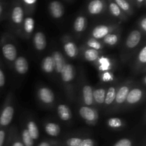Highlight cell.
Listing matches in <instances>:
<instances>
[{
  "label": "cell",
  "mask_w": 146,
  "mask_h": 146,
  "mask_svg": "<svg viewBox=\"0 0 146 146\" xmlns=\"http://www.w3.org/2000/svg\"><path fill=\"white\" fill-rule=\"evenodd\" d=\"M61 77L64 83H69L73 81L75 75L74 66L70 64H66L61 71Z\"/></svg>",
  "instance_id": "cell-8"
},
{
  "label": "cell",
  "mask_w": 146,
  "mask_h": 146,
  "mask_svg": "<svg viewBox=\"0 0 146 146\" xmlns=\"http://www.w3.org/2000/svg\"><path fill=\"white\" fill-rule=\"evenodd\" d=\"M64 49L66 54L69 58H74L77 56L78 54V49L77 46L74 42L71 41H67L64 43Z\"/></svg>",
  "instance_id": "cell-17"
},
{
  "label": "cell",
  "mask_w": 146,
  "mask_h": 146,
  "mask_svg": "<svg viewBox=\"0 0 146 146\" xmlns=\"http://www.w3.org/2000/svg\"><path fill=\"white\" fill-rule=\"evenodd\" d=\"M82 139L80 138H71L66 141L67 146H81Z\"/></svg>",
  "instance_id": "cell-33"
},
{
  "label": "cell",
  "mask_w": 146,
  "mask_h": 146,
  "mask_svg": "<svg viewBox=\"0 0 146 146\" xmlns=\"http://www.w3.org/2000/svg\"><path fill=\"white\" fill-rule=\"evenodd\" d=\"M141 29L144 32L146 31V17H143L142 19L141 20V24H140Z\"/></svg>",
  "instance_id": "cell-40"
},
{
  "label": "cell",
  "mask_w": 146,
  "mask_h": 146,
  "mask_svg": "<svg viewBox=\"0 0 146 146\" xmlns=\"http://www.w3.org/2000/svg\"><path fill=\"white\" fill-rule=\"evenodd\" d=\"M109 11L113 17H121L122 16V11L114 1H111L109 4Z\"/></svg>",
  "instance_id": "cell-31"
},
{
  "label": "cell",
  "mask_w": 146,
  "mask_h": 146,
  "mask_svg": "<svg viewBox=\"0 0 146 146\" xmlns=\"http://www.w3.org/2000/svg\"><path fill=\"white\" fill-rule=\"evenodd\" d=\"M5 74H4V71H3V70L0 67V88H1V87H3L5 85Z\"/></svg>",
  "instance_id": "cell-37"
},
{
  "label": "cell",
  "mask_w": 146,
  "mask_h": 146,
  "mask_svg": "<svg viewBox=\"0 0 146 146\" xmlns=\"http://www.w3.org/2000/svg\"><path fill=\"white\" fill-rule=\"evenodd\" d=\"M106 94V90L104 88H99L94 90L93 91L94 101H95L97 104L102 105L105 102Z\"/></svg>",
  "instance_id": "cell-20"
},
{
  "label": "cell",
  "mask_w": 146,
  "mask_h": 146,
  "mask_svg": "<svg viewBox=\"0 0 146 146\" xmlns=\"http://www.w3.org/2000/svg\"><path fill=\"white\" fill-rule=\"evenodd\" d=\"M94 145H95L94 141L91 138L82 139V142L81 143V146H94Z\"/></svg>",
  "instance_id": "cell-36"
},
{
  "label": "cell",
  "mask_w": 146,
  "mask_h": 146,
  "mask_svg": "<svg viewBox=\"0 0 146 146\" xmlns=\"http://www.w3.org/2000/svg\"><path fill=\"white\" fill-rule=\"evenodd\" d=\"M99 57V52L98 51L93 48H88L84 52V58L86 61L90 62H94L96 61Z\"/></svg>",
  "instance_id": "cell-25"
},
{
  "label": "cell",
  "mask_w": 146,
  "mask_h": 146,
  "mask_svg": "<svg viewBox=\"0 0 146 146\" xmlns=\"http://www.w3.org/2000/svg\"><path fill=\"white\" fill-rule=\"evenodd\" d=\"M24 3L28 6H33L36 3V0H24Z\"/></svg>",
  "instance_id": "cell-41"
},
{
  "label": "cell",
  "mask_w": 146,
  "mask_h": 146,
  "mask_svg": "<svg viewBox=\"0 0 146 146\" xmlns=\"http://www.w3.org/2000/svg\"><path fill=\"white\" fill-rule=\"evenodd\" d=\"M14 114V108L9 104H6L0 113V126L6 127L11 123Z\"/></svg>",
  "instance_id": "cell-1"
},
{
  "label": "cell",
  "mask_w": 146,
  "mask_h": 146,
  "mask_svg": "<svg viewBox=\"0 0 146 146\" xmlns=\"http://www.w3.org/2000/svg\"><path fill=\"white\" fill-rule=\"evenodd\" d=\"M52 58L54 63V70H56L57 74H61V70L63 69L65 64H66L64 56L61 52L58 51H55L52 54Z\"/></svg>",
  "instance_id": "cell-11"
},
{
  "label": "cell",
  "mask_w": 146,
  "mask_h": 146,
  "mask_svg": "<svg viewBox=\"0 0 146 146\" xmlns=\"http://www.w3.org/2000/svg\"><path fill=\"white\" fill-rule=\"evenodd\" d=\"M92 87L89 85H85L82 88L83 101L86 106H89L94 104V97H93Z\"/></svg>",
  "instance_id": "cell-15"
},
{
  "label": "cell",
  "mask_w": 146,
  "mask_h": 146,
  "mask_svg": "<svg viewBox=\"0 0 146 146\" xmlns=\"http://www.w3.org/2000/svg\"><path fill=\"white\" fill-rule=\"evenodd\" d=\"M112 27L107 25H98L92 31V36L95 39L104 38L107 34H110L112 30Z\"/></svg>",
  "instance_id": "cell-10"
},
{
  "label": "cell",
  "mask_w": 146,
  "mask_h": 146,
  "mask_svg": "<svg viewBox=\"0 0 146 146\" xmlns=\"http://www.w3.org/2000/svg\"><path fill=\"white\" fill-rule=\"evenodd\" d=\"M41 68L46 74H51L54 71V63L51 56H47L42 60Z\"/></svg>",
  "instance_id": "cell-19"
},
{
  "label": "cell",
  "mask_w": 146,
  "mask_h": 146,
  "mask_svg": "<svg viewBox=\"0 0 146 146\" xmlns=\"http://www.w3.org/2000/svg\"><path fill=\"white\" fill-rule=\"evenodd\" d=\"M143 96V91L140 88H134L130 90L128 93L125 101L128 104L130 105H134L137 104L142 99Z\"/></svg>",
  "instance_id": "cell-7"
},
{
  "label": "cell",
  "mask_w": 146,
  "mask_h": 146,
  "mask_svg": "<svg viewBox=\"0 0 146 146\" xmlns=\"http://www.w3.org/2000/svg\"><path fill=\"white\" fill-rule=\"evenodd\" d=\"M3 10H4V7H3L2 4H1V3H0V18H1V14H2V13H3Z\"/></svg>",
  "instance_id": "cell-45"
},
{
  "label": "cell",
  "mask_w": 146,
  "mask_h": 146,
  "mask_svg": "<svg viewBox=\"0 0 146 146\" xmlns=\"http://www.w3.org/2000/svg\"><path fill=\"white\" fill-rule=\"evenodd\" d=\"M104 2L101 0H94L89 2L88 11L92 15H97L103 12L104 9Z\"/></svg>",
  "instance_id": "cell-14"
},
{
  "label": "cell",
  "mask_w": 146,
  "mask_h": 146,
  "mask_svg": "<svg viewBox=\"0 0 146 146\" xmlns=\"http://www.w3.org/2000/svg\"><path fill=\"white\" fill-rule=\"evenodd\" d=\"M24 30L27 34H30L34 31L35 21L32 17H27L24 19Z\"/></svg>",
  "instance_id": "cell-26"
},
{
  "label": "cell",
  "mask_w": 146,
  "mask_h": 146,
  "mask_svg": "<svg viewBox=\"0 0 146 146\" xmlns=\"http://www.w3.org/2000/svg\"><path fill=\"white\" fill-rule=\"evenodd\" d=\"M37 96L40 101L44 104L49 105L54 103L55 96L52 90L48 87H41L37 91Z\"/></svg>",
  "instance_id": "cell-4"
},
{
  "label": "cell",
  "mask_w": 146,
  "mask_h": 146,
  "mask_svg": "<svg viewBox=\"0 0 146 146\" xmlns=\"http://www.w3.org/2000/svg\"><path fill=\"white\" fill-rule=\"evenodd\" d=\"M113 146H132V141L128 138H123L117 141Z\"/></svg>",
  "instance_id": "cell-35"
},
{
  "label": "cell",
  "mask_w": 146,
  "mask_h": 146,
  "mask_svg": "<svg viewBox=\"0 0 146 146\" xmlns=\"http://www.w3.org/2000/svg\"><path fill=\"white\" fill-rule=\"evenodd\" d=\"M130 86L123 85L120 87L116 91L115 101L117 104H123L125 101L128 93L130 91Z\"/></svg>",
  "instance_id": "cell-16"
},
{
  "label": "cell",
  "mask_w": 146,
  "mask_h": 146,
  "mask_svg": "<svg viewBox=\"0 0 146 146\" xmlns=\"http://www.w3.org/2000/svg\"><path fill=\"white\" fill-rule=\"evenodd\" d=\"M116 91L117 89L115 87L111 86L106 91V98H105V102L104 104L107 106L111 105L115 101V95H116Z\"/></svg>",
  "instance_id": "cell-24"
},
{
  "label": "cell",
  "mask_w": 146,
  "mask_h": 146,
  "mask_svg": "<svg viewBox=\"0 0 146 146\" xmlns=\"http://www.w3.org/2000/svg\"><path fill=\"white\" fill-rule=\"evenodd\" d=\"M21 138H22V143L24 146H33L34 145V140L31 138L29 134L27 129H24L21 133Z\"/></svg>",
  "instance_id": "cell-29"
},
{
  "label": "cell",
  "mask_w": 146,
  "mask_h": 146,
  "mask_svg": "<svg viewBox=\"0 0 146 146\" xmlns=\"http://www.w3.org/2000/svg\"><path fill=\"white\" fill-rule=\"evenodd\" d=\"M48 11L51 17L54 19H60L63 17L64 13V6L60 1H51L48 4Z\"/></svg>",
  "instance_id": "cell-6"
},
{
  "label": "cell",
  "mask_w": 146,
  "mask_h": 146,
  "mask_svg": "<svg viewBox=\"0 0 146 146\" xmlns=\"http://www.w3.org/2000/svg\"><path fill=\"white\" fill-rule=\"evenodd\" d=\"M101 67L104 68H108V66H109V62H108V61L107 59H106V58H101Z\"/></svg>",
  "instance_id": "cell-39"
},
{
  "label": "cell",
  "mask_w": 146,
  "mask_h": 146,
  "mask_svg": "<svg viewBox=\"0 0 146 146\" xmlns=\"http://www.w3.org/2000/svg\"><path fill=\"white\" fill-rule=\"evenodd\" d=\"M11 146H24V145H23V143L21 142V141H16L13 143V144L11 145Z\"/></svg>",
  "instance_id": "cell-42"
},
{
  "label": "cell",
  "mask_w": 146,
  "mask_h": 146,
  "mask_svg": "<svg viewBox=\"0 0 146 146\" xmlns=\"http://www.w3.org/2000/svg\"><path fill=\"white\" fill-rule=\"evenodd\" d=\"M111 78V75H110L109 74H108V73H106V74H104V79L105 80V81H108V80H110Z\"/></svg>",
  "instance_id": "cell-43"
},
{
  "label": "cell",
  "mask_w": 146,
  "mask_h": 146,
  "mask_svg": "<svg viewBox=\"0 0 146 146\" xmlns=\"http://www.w3.org/2000/svg\"><path fill=\"white\" fill-rule=\"evenodd\" d=\"M87 20L84 16H78L76 17L74 23V29L77 33H81L86 29Z\"/></svg>",
  "instance_id": "cell-22"
},
{
  "label": "cell",
  "mask_w": 146,
  "mask_h": 146,
  "mask_svg": "<svg viewBox=\"0 0 146 146\" xmlns=\"http://www.w3.org/2000/svg\"><path fill=\"white\" fill-rule=\"evenodd\" d=\"M103 39H104V44L112 46L115 45L118 43L119 37L117 34H113V33H110V34H107Z\"/></svg>",
  "instance_id": "cell-27"
},
{
  "label": "cell",
  "mask_w": 146,
  "mask_h": 146,
  "mask_svg": "<svg viewBox=\"0 0 146 146\" xmlns=\"http://www.w3.org/2000/svg\"><path fill=\"white\" fill-rule=\"evenodd\" d=\"M87 44L90 47V48H93V49L97 50V51L102 48V45H101V43L98 40L95 39L94 38H90L88 41V42H87Z\"/></svg>",
  "instance_id": "cell-32"
},
{
  "label": "cell",
  "mask_w": 146,
  "mask_h": 146,
  "mask_svg": "<svg viewBox=\"0 0 146 146\" xmlns=\"http://www.w3.org/2000/svg\"><path fill=\"white\" fill-rule=\"evenodd\" d=\"M45 131L50 136L56 137L59 135L60 132H61V128L57 123L49 122L46 124Z\"/></svg>",
  "instance_id": "cell-21"
},
{
  "label": "cell",
  "mask_w": 146,
  "mask_h": 146,
  "mask_svg": "<svg viewBox=\"0 0 146 146\" xmlns=\"http://www.w3.org/2000/svg\"><path fill=\"white\" fill-rule=\"evenodd\" d=\"M26 129L34 141L38 139L39 137V131L36 123L34 121H29L27 123V128Z\"/></svg>",
  "instance_id": "cell-23"
},
{
  "label": "cell",
  "mask_w": 146,
  "mask_h": 146,
  "mask_svg": "<svg viewBox=\"0 0 146 146\" xmlns=\"http://www.w3.org/2000/svg\"><path fill=\"white\" fill-rule=\"evenodd\" d=\"M57 113H58V115L60 119L64 121H69L72 116L71 109L68 106L65 105V104H60L58 106Z\"/></svg>",
  "instance_id": "cell-18"
},
{
  "label": "cell",
  "mask_w": 146,
  "mask_h": 146,
  "mask_svg": "<svg viewBox=\"0 0 146 146\" xmlns=\"http://www.w3.org/2000/svg\"><path fill=\"white\" fill-rule=\"evenodd\" d=\"M11 18L15 24L19 25L22 24L24 19V11L21 6H15L11 14Z\"/></svg>",
  "instance_id": "cell-13"
},
{
  "label": "cell",
  "mask_w": 146,
  "mask_h": 146,
  "mask_svg": "<svg viewBox=\"0 0 146 146\" xmlns=\"http://www.w3.org/2000/svg\"><path fill=\"white\" fill-rule=\"evenodd\" d=\"M34 47L37 51H43L46 47V38L45 34L41 31H38L34 34Z\"/></svg>",
  "instance_id": "cell-12"
},
{
  "label": "cell",
  "mask_w": 146,
  "mask_h": 146,
  "mask_svg": "<svg viewBox=\"0 0 146 146\" xmlns=\"http://www.w3.org/2000/svg\"><path fill=\"white\" fill-rule=\"evenodd\" d=\"M114 2L118 6L121 11H124L127 13H130L131 11V6L128 1L125 0H115Z\"/></svg>",
  "instance_id": "cell-30"
},
{
  "label": "cell",
  "mask_w": 146,
  "mask_h": 146,
  "mask_svg": "<svg viewBox=\"0 0 146 146\" xmlns=\"http://www.w3.org/2000/svg\"><path fill=\"white\" fill-rule=\"evenodd\" d=\"M1 54L8 61H14L17 58V50L11 43L3 42L1 44Z\"/></svg>",
  "instance_id": "cell-2"
},
{
  "label": "cell",
  "mask_w": 146,
  "mask_h": 146,
  "mask_svg": "<svg viewBox=\"0 0 146 146\" xmlns=\"http://www.w3.org/2000/svg\"><path fill=\"white\" fill-rule=\"evenodd\" d=\"M107 125L113 129H118L123 126V122L119 118H111L107 121Z\"/></svg>",
  "instance_id": "cell-28"
},
{
  "label": "cell",
  "mask_w": 146,
  "mask_h": 146,
  "mask_svg": "<svg viewBox=\"0 0 146 146\" xmlns=\"http://www.w3.org/2000/svg\"><path fill=\"white\" fill-rule=\"evenodd\" d=\"M14 68L18 74L24 75L29 71V63L27 58L24 56L17 57L14 61Z\"/></svg>",
  "instance_id": "cell-9"
},
{
  "label": "cell",
  "mask_w": 146,
  "mask_h": 146,
  "mask_svg": "<svg viewBox=\"0 0 146 146\" xmlns=\"http://www.w3.org/2000/svg\"><path fill=\"white\" fill-rule=\"evenodd\" d=\"M6 138V132L4 130L0 129V146L4 145Z\"/></svg>",
  "instance_id": "cell-38"
},
{
  "label": "cell",
  "mask_w": 146,
  "mask_h": 146,
  "mask_svg": "<svg viewBox=\"0 0 146 146\" xmlns=\"http://www.w3.org/2000/svg\"><path fill=\"white\" fill-rule=\"evenodd\" d=\"M38 146H51V145H50V144L48 143V142L44 141V142H41Z\"/></svg>",
  "instance_id": "cell-44"
},
{
  "label": "cell",
  "mask_w": 146,
  "mask_h": 146,
  "mask_svg": "<svg viewBox=\"0 0 146 146\" xmlns=\"http://www.w3.org/2000/svg\"><path fill=\"white\" fill-rule=\"evenodd\" d=\"M138 61L142 64H145L146 63V46H144L138 54Z\"/></svg>",
  "instance_id": "cell-34"
},
{
  "label": "cell",
  "mask_w": 146,
  "mask_h": 146,
  "mask_svg": "<svg viewBox=\"0 0 146 146\" xmlns=\"http://www.w3.org/2000/svg\"><path fill=\"white\" fill-rule=\"evenodd\" d=\"M141 38H142V35L141 31L138 30H133L128 34L125 41V46L130 49L135 48L141 42Z\"/></svg>",
  "instance_id": "cell-5"
},
{
  "label": "cell",
  "mask_w": 146,
  "mask_h": 146,
  "mask_svg": "<svg viewBox=\"0 0 146 146\" xmlns=\"http://www.w3.org/2000/svg\"><path fill=\"white\" fill-rule=\"evenodd\" d=\"M79 114L83 119L85 120L87 123L91 124L95 123L98 119V113L89 106H82L79 109Z\"/></svg>",
  "instance_id": "cell-3"
}]
</instances>
